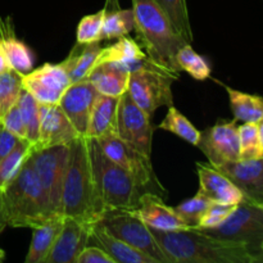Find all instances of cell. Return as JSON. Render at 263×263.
<instances>
[{"label":"cell","mask_w":263,"mask_h":263,"mask_svg":"<svg viewBox=\"0 0 263 263\" xmlns=\"http://www.w3.org/2000/svg\"><path fill=\"white\" fill-rule=\"evenodd\" d=\"M263 121L238 126L240 159L263 158Z\"/></svg>","instance_id":"obj_29"},{"label":"cell","mask_w":263,"mask_h":263,"mask_svg":"<svg viewBox=\"0 0 263 263\" xmlns=\"http://www.w3.org/2000/svg\"><path fill=\"white\" fill-rule=\"evenodd\" d=\"M89 157L98 198L104 211L136 210L141 187L133 175L108 158L91 138H89Z\"/></svg>","instance_id":"obj_5"},{"label":"cell","mask_w":263,"mask_h":263,"mask_svg":"<svg viewBox=\"0 0 263 263\" xmlns=\"http://www.w3.org/2000/svg\"><path fill=\"white\" fill-rule=\"evenodd\" d=\"M22 90V74L7 69L0 73V121L5 113L17 103L20 92Z\"/></svg>","instance_id":"obj_35"},{"label":"cell","mask_w":263,"mask_h":263,"mask_svg":"<svg viewBox=\"0 0 263 263\" xmlns=\"http://www.w3.org/2000/svg\"><path fill=\"white\" fill-rule=\"evenodd\" d=\"M135 30L148 57L172 73H180L176 54L186 41L179 35L157 0H133Z\"/></svg>","instance_id":"obj_3"},{"label":"cell","mask_w":263,"mask_h":263,"mask_svg":"<svg viewBox=\"0 0 263 263\" xmlns=\"http://www.w3.org/2000/svg\"><path fill=\"white\" fill-rule=\"evenodd\" d=\"M92 226L74 218L64 217L61 233L44 263H76L82 249L91 240Z\"/></svg>","instance_id":"obj_15"},{"label":"cell","mask_w":263,"mask_h":263,"mask_svg":"<svg viewBox=\"0 0 263 263\" xmlns=\"http://www.w3.org/2000/svg\"><path fill=\"white\" fill-rule=\"evenodd\" d=\"M152 118L136 104L128 91L120 97L116 117V134L135 151L152 159Z\"/></svg>","instance_id":"obj_11"},{"label":"cell","mask_w":263,"mask_h":263,"mask_svg":"<svg viewBox=\"0 0 263 263\" xmlns=\"http://www.w3.org/2000/svg\"><path fill=\"white\" fill-rule=\"evenodd\" d=\"M146 54L141 50L140 45L135 40L130 37L118 39L117 43L102 48L99 55H98L97 63H130V62L139 61V59L146 58Z\"/></svg>","instance_id":"obj_28"},{"label":"cell","mask_w":263,"mask_h":263,"mask_svg":"<svg viewBox=\"0 0 263 263\" xmlns=\"http://www.w3.org/2000/svg\"><path fill=\"white\" fill-rule=\"evenodd\" d=\"M120 98L98 94L90 115L87 138L97 139L107 134L116 133V117Z\"/></svg>","instance_id":"obj_25"},{"label":"cell","mask_w":263,"mask_h":263,"mask_svg":"<svg viewBox=\"0 0 263 263\" xmlns=\"http://www.w3.org/2000/svg\"><path fill=\"white\" fill-rule=\"evenodd\" d=\"M157 3L166 13L179 35L186 43L192 44L194 37H193L192 25L189 21L186 0H157Z\"/></svg>","instance_id":"obj_31"},{"label":"cell","mask_w":263,"mask_h":263,"mask_svg":"<svg viewBox=\"0 0 263 263\" xmlns=\"http://www.w3.org/2000/svg\"><path fill=\"white\" fill-rule=\"evenodd\" d=\"M130 72L121 63H102L95 66L87 80L99 94L120 98L127 91Z\"/></svg>","instance_id":"obj_22"},{"label":"cell","mask_w":263,"mask_h":263,"mask_svg":"<svg viewBox=\"0 0 263 263\" xmlns=\"http://www.w3.org/2000/svg\"><path fill=\"white\" fill-rule=\"evenodd\" d=\"M4 259H5V253H4V251L0 248V263L4 262Z\"/></svg>","instance_id":"obj_44"},{"label":"cell","mask_w":263,"mask_h":263,"mask_svg":"<svg viewBox=\"0 0 263 263\" xmlns=\"http://www.w3.org/2000/svg\"><path fill=\"white\" fill-rule=\"evenodd\" d=\"M151 233L171 263H258L248 247L213 238L195 228Z\"/></svg>","instance_id":"obj_1"},{"label":"cell","mask_w":263,"mask_h":263,"mask_svg":"<svg viewBox=\"0 0 263 263\" xmlns=\"http://www.w3.org/2000/svg\"><path fill=\"white\" fill-rule=\"evenodd\" d=\"M218 84L225 87L228 91L231 110L236 121H240L243 123L263 121V100L259 95L239 91L222 82H218Z\"/></svg>","instance_id":"obj_27"},{"label":"cell","mask_w":263,"mask_h":263,"mask_svg":"<svg viewBox=\"0 0 263 263\" xmlns=\"http://www.w3.org/2000/svg\"><path fill=\"white\" fill-rule=\"evenodd\" d=\"M32 144L26 139H21L9 154L0 159V189L9 184L18 174L25 159L32 151Z\"/></svg>","instance_id":"obj_33"},{"label":"cell","mask_w":263,"mask_h":263,"mask_svg":"<svg viewBox=\"0 0 263 263\" xmlns=\"http://www.w3.org/2000/svg\"><path fill=\"white\" fill-rule=\"evenodd\" d=\"M62 212L80 222L95 225L104 215L98 198L89 157V138L79 136L69 143L68 163L62 190Z\"/></svg>","instance_id":"obj_2"},{"label":"cell","mask_w":263,"mask_h":263,"mask_svg":"<svg viewBox=\"0 0 263 263\" xmlns=\"http://www.w3.org/2000/svg\"><path fill=\"white\" fill-rule=\"evenodd\" d=\"M69 144L33 148L31 151L33 167L37 175L48 204L54 216H63L62 212V190L68 163Z\"/></svg>","instance_id":"obj_8"},{"label":"cell","mask_w":263,"mask_h":263,"mask_svg":"<svg viewBox=\"0 0 263 263\" xmlns=\"http://www.w3.org/2000/svg\"><path fill=\"white\" fill-rule=\"evenodd\" d=\"M0 123H2L3 127L7 128L9 133H12L13 135L17 136L18 139H26V128L25 125H23V121L22 117H21L17 103L5 113V116L2 118ZM26 140H27V139H26Z\"/></svg>","instance_id":"obj_39"},{"label":"cell","mask_w":263,"mask_h":263,"mask_svg":"<svg viewBox=\"0 0 263 263\" xmlns=\"http://www.w3.org/2000/svg\"><path fill=\"white\" fill-rule=\"evenodd\" d=\"M20 140L21 139H18L17 136L9 133L0 123V159L4 158L7 154H9Z\"/></svg>","instance_id":"obj_41"},{"label":"cell","mask_w":263,"mask_h":263,"mask_svg":"<svg viewBox=\"0 0 263 263\" xmlns=\"http://www.w3.org/2000/svg\"><path fill=\"white\" fill-rule=\"evenodd\" d=\"M103 17H104L103 9L82 17L76 31L77 43L86 44L92 43V41H99L100 31H102L103 26Z\"/></svg>","instance_id":"obj_37"},{"label":"cell","mask_w":263,"mask_h":263,"mask_svg":"<svg viewBox=\"0 0 263 263\" xmlns=\"http://www.w3.org/2000/svg\"><path fill=\"white\" fill-rule=\"evenodd\" d=\"M213 167L229 177L249 202L263 205V158L238 159Z\"/></svg>","instance_id":"obj_16"},{"label":"cell","mask_w":263,"mask_h":263,"mask_svg":"<svg viewBox=\"0 0 263 263\" xmlns=\"http://www.w3.org/2000/svg\"><path fill=\"white\" fill-rule=\"evenodd\" d=\"M236 204H225V203L211 202L205 212L200 217L199 222L195 226L197 229H211L216 228L222 223L235 210Z\"/></svg>","instance_id":"obj_38"},{"label":"cell","mask_w":263,"mask_h":263,"mask_svg":"<svg viewBox=\"0 0 263 263\" xmlns=\"http://www.w3.org/2000/svg\"><path fill=\"white\" fill-rule=\"evenodd\" d=\"M103 12L104 17L99 41L123 37L135 30L133 9H121L118 0H105Z\"/></svg>","instance_id":"obj_24"},{"label":"cell","mask_w":263,"mask_h":263,"mask_svg":"<svg viewBox=\"0 0 263 263\" xmlns=\"http://www.w3.org/2000/svg\"><path fill=\"white\" fill-rule=\"evenodd\" d=\"M10 67H9V63H8L7 55H5L4 50H3L2 45H0V73H3V72H5Z\"/></svg>","instance_id":"obj_43"},{"label":"cell","mask_w":263,"mask_h":263,"mask_svg":"<svg viewBox=\"0 0 263 263\" xmlns=\"http://www.w3.org/2000/svg\"><path fill=\"white\" fill-rule=\"evenodd\" d=\"M76 263H115V261L99 246H86L77 257Z\"/></svg>","instance_id":"obj_40"},{"label":"cell","mask_w":263,"mask_h":263,"mask_svg":"<svg viewBox=\"0 0 263 263\" xmlns=\"http://www.w3.org/2000/svg\"><path fill=\"white\" fill-rule=\"evenodd\" d=\"M100 43L102 41H92L86 44L77 43L72 48L68 57L61 62V66L68 74L71 84L87 79L91 69L95 67L98 55L103 48Z\"/></svg>","instance_id":"obj_23"},{"label":"cell","mask_w":263,"mask_h":263,"mask_svg":"<svg viewBox=\"0 0 263 263\" xmlns=\"http://www.w3.org/2000/svg\"><path fill=\"white\" fill-rule=\"evenodd\" d=\"M63 221L64 216H59L32 229V239L25 259L26 263H44L46 256L53 248L57 236L61 233Z\"/></svg>","instance_id":"obj_26"},{"label":"cell","mask_w":263,"mask_h":263,"mask_svg":"<svg viewBox=\"0 0 263 263\" xmlns=\"http://www.w3.org/2000/svg\"><path fill=\"white\" fill-rule=\"evenodd\" d=\"M197 171L198 177H199V190L212 202L239 204V203L248 200L243 192L229 177L221 174L210 163L207 164L198 162Z\"/></svg>","instance_id":"obj_19"},{"label":"cell","mask_w":263,"mask_h":263,"mask_svg":"<svg viewBox=\"0 0 263 263\" xmlns=\"http://www.w3.org/2000/svg\"><path fill=\"white\" fill-rule=\"evenodd\" d=\"M2 195L8 226L33 229L51 218L59 217L51 213L39 182L31 153L12 181L3 187Z\"/></svg>","instance_id":"obj_4"},{"label":"cell","mask_w":263,"mask_h":263,"mask_svg":"<svg viewBox=\"0 0 263 263\" xmlns=\"http://www.w3.org/2000/svg\"><path fill=\"white\" fill-rule=\"evenodd\" d=\"M211 202L212 200L210 198H207L200 190H198V193L194 197L182 202L177 207H175V211L187 223L189 228H195Z\"/></svg>","instance_id":"obj_36"},{"label":"cell","mask_w":263,"mask_h":263,"mask_svg":"<svg viewBox=\"0 0 263 263\" xmlns=\"http://www.w3.org/2000/svg\"><path fill=\"white\" fill-rule=\"evenodd\" d=\"M71 85L61 63H45L22 76V87L39 104H58Z\"/></svg>","instance_id":"obj_12"},{"label":"cell","mask_w":263,"mask_h":263,"mask_svg":"<svg viewBox=\"0 0 263 263\" xmlns=\"http://www.w3.org/2000/svg\"><path fill=\"white\" fill-rule=\"evenodd\" d=\"M197 229V228H195ZM223 240L248 247L258 263L263 261V205L246 200L236 204L231 215L216 228L199 229Z\"/></svg>","instance_id":"obj_7"},{"label":"cell","mask_w":263,"mask_h":263,"mask_svg":"<svg viewBox=\"0 0 263 263\" xmlns=\"http://www.w3.org/2000/svg\"><path fill=\"white\" fill-rule=\"evenodd\" d=\"M98 223L116 238L148 254L157 263H171L151 233V228L134 210H107Z\"/></svg>","instance_id":"obj_9"},{"label":"cell","mask_w":263,"mask_h":263,"mask_svg":"<svg viewBox=\"0 0 263 263\" xmlns=\"http://www.w3.org/2000/svg\"><path fill=\"white\" fill-rule=\"evenodd\" d=\"M95 140L108 158L133 175L141 189L153 187L156 190H161L166 195V190L157 180L151 158H146L145 156L135 151L116 133L107 134L97 138Z\"/></svg>","instance_id":"obj_10"},{"label":"cell","mask_w":263,"mask_h":263,"mask_svg":"<svg viewBox=\"0 0 263 263\" xmlns=\"http://www.w3.org/2000/svg\"><path fill=\"white\" fill-rule=\"evenodd\" d=\"M7 217H5V211H4V204H3V195H2V189H0V234L4 231V229L7 228Z\"/></svg>","instance_id":"obj_42"},{"label":"cell","mask_w":263,"mask_h":263,"mask_svg":"<svg viewBox=\"0 0 263 263\" xmlns=\"http://www.w3.org/2000/svg\"><path fill=\"white\" fill-rule=\"evenodd\" d=\"M162 130L170 131V133L175 134L182 140L187 141L192 145L197 146L198 141H199L200 133L197 130L194 125L185 117L182 113H180L174 105H170L167 115L164 120L159 123L158 126Z\"/></svg>","instance_id":"obj_32"},{"label":"cell","mask_w":263,"mask_h":263,"mask_svg":"<svg viewBox=\"0 0 263 263\" xmlns=\"http://www.w3.org/2000/svg\"><path fill=\"white\" fill-rule=\"evenodd\" d=\"M39 105H40V128H39V140L33 148L69 144L79 138V133L58 104Z\"/></svg>","instance_id":"obj_17"},{"label":"cell","mask_w":263,"mask_h":263,"mask_svg":"<svg viewBox=\"0 0 263 263\" xmlns=\"http://www.w3.org/2000/svg\"><path fill=\"white\" fill-rule=\"evenodd\" d=\"M98 94L91 82L87 79L73 82L62 95L58 105L62 108L80 136L87 138L90 115Z\"/></svg>","instance_id":"obj_14"},{"label":"cell","mask_w":263,"mask_h":263,"mask_svg":"<svg viewBox=\"0 0 263 263\" xmlns=\"http://www.w3.org/2000/svg\"><path fill=\"white\" fill-rule=\"evenodd\" d=\"M238 121H218L215 126L200 133L197 146L207 157L211 166L240 159Z\"/></svg>","instance_id":"obj_13"},{"label":"cell","mask_w":263,"mask_h":263,"mask_svg":"<svg viewBox=\"0 0 263 263\" xmlns=\"http://www.w3.org/2000/svg\"><path fill=\"white\" fill-rule=\"evenodd\" d=\"M134 212L152 229L157 230H175L189 228L187 223L177 215L175 208L162 200L161 195L152 192L140 194L138 207Z\"/></svg>","instance_id":"obj_18"},{"label":"cell","mask_w":263,"mask_h":263,"mask_svg":"<svg viewBox=\"0 0 263 263\" xmlns=\"http://www.w3.org/2000/svg\"><path fill=\"white\" fill-rule=\"evenodd\" d=\"M176 63L180 71L187 72L198 81H204L211 76L210 64L192 48V44H186L177 51Z\"/></svg>","instance_id":"obj_34"},{"label":"cell","mask_w":263,"mask_h":263,"mask_svg":"<svg viewBox=\"0 0 263 263\" xmlns=\"http://www.w3.org/2000/svg\"><path fill=\"white\" fill-rule=\"evenodd\" d=\"M176 80L179 74L167 71L146 57L138 69L130 72L127 91L134 102L152 118L159 107L174 105L171 87Z\"/></svg>","instance_id":"obj_6"},{"label":"cell","mask_w":263,"mask_h":263,"mask_svg":"<svg viewBox=\"0 0 263 263\" xmlns=\"http://www.w3.org/2000/svg\"><path fill=\"white\" fill-rule=\"evenodd\" d=\"M91 239L104 249L115 263H157L144 252L128 246L121 239L116 238L100 223H95L91 230Z\"/></svg>","instance_id":"obj_21"},{"label":"cell","mask_w":263,"mask_h":263,"mask_svg":"<svg viewBox=\"0 0 263 263\" xmlns=\"http://www.w3.org/2000/svg\"><path fill=\"white\" fill-rule=\"evenodd\" d=\"M17 105L26 128V139L35 145L39 140L40 128V105L23 87L18 97Z\"/></svg>","instance_id":"obj_30"},{"label":"cell","mask_w":263,"mask_h":263,"mask_svg":"<svg viewBox=\"0 0 263 263\" xmlns=\"http://www.w3.org/2000/svg\"><path fill=\"white\" fill-rule=\"evenodd\" d=\"M0 45L7 55L8 63L13 71L27 74L33 69V54L23 41L15 37L9 17L0 18Z\"/></svg>","instance_id":"obj_20"}]
</instances>
